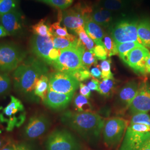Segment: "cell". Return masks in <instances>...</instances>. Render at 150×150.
Segmentation results:
<instances>
[{"label": "cell", "mask_w": 150, "mask_h": 150, "mask_svg": "<svg viewBox=\"0 0 150 150\" xmlns=\"http://www.w3.org/2000/svg\"><path fill=\"white\" fill-rule=\"evenodd\" d=\"M46 64L39 59L29 57L13 71L14 89L17 94L29 102L38 101L34 92L38 81L42 76L47 74L48 69Z\"/></svg>", "instance_id": "1"}, {"label": "cell", "mask_w": 150, "mask_h": 150, "mask_svg": "<svg viewBox=\"0 0 150 150\" xmlns=\"http://www.w3.org/2000/svg\"><path fill=\"white\" fill-rule=\"evenodd\" d=\"M63 123L74 129L85 139H98L105 121L96 113L67 111L61 116Z\"/></svg>", "instance_id": "2"}, {"label": "cell", "mask_w": 150, "mask_h": 150, "mask_svg": "<svg viewBox=\"0 0 150 150\" xmlns=\"http://www.w3.org/2000/svg\"><path fill=\"white\" fill-rule=\"evenodd\" d=\"M10 98V102L0 112V122L5 125L8 132L20 127L26 118V112L21 101L13 96Z\"/></svg>", "instance_id": "3"}, {"label": "cell", "mask_w": 150, "mask_h": 150, "mask_svg": "<svg viewBox=\"0 0 150 150\" xmlns=\"http://www.w3.org/2000/svg\"><path fill=\"white\" fill-rule=\"evenodd\" d=\"M27 51L14 43H0V72L16 70L26 59Z\"/></svg>", "instance_id": "4"}, {"label": "cell", "mask_w": 150, "mask_h": 150, "mask_svg": "<svg viewBox=\"0 0 150 150\" xmlns=\"http://www.w3.org/2000/svg\"><path fill=\"white\" fill-rule=\"evenodd\" d=\"M83 47L84 46L80 41L77 47L61 50L59 59L54 62L52 65L57 71L69 74L84 68L82 61V49Z\"/></svg>", "instance_id": "5"}, {"label": "cell", "mask_w": 150, "mask_h": 150, "mask_svg": "<svg viewBox=\"0 0 150 150\" xmlns=\"http://www.w3.org/2000/svg\"><path fill=\"white\" fill-rule=\"evenodd\" d=\"M150 139V126L142 124L130 125L119 150H139Z\"/></svg>", "instance_id": "6"}, {"label": "cell", "mask_w": 150, "mask_h": 150, "mask_svg": "<svg viewBox=\"0 0 150 150\" xmlns=\"http://www.w3.org/2000/svg\"><path fill=\"white\" fill-rule=\"evenodd\" d=\"M47 150H81V146L69 131L57 129L52 132L46 142Z\"/></svg>", "instance_id": "7"}, {"label": "cell", "mask_w": 150, "mask_h": 150, "mask_svg": "<svg viewBox=\"0 0 150 150\" xmlns=\"http://www.w3.org/2000/svg\"><path fill=\"white\" fill-rule=\"evenodd\" d=\"M128 125L127 120L119 117L110 118L105 122L102 132L106 146L113 147L119 144Z\"/></svg>", "instance_id": "8"}, {"label": "cell", "mask_w": 150, "mask_h": 150, "mask_svg": "<svg viewBox=\"0 0 150 150\" xmlns=\"http://www.w3.org/2000/svg\"><path fill=\"white\" fill-rule=\"evenodd\" d=\"M137 25L138 23L135 21L121 20L111 28V36L116 44L127 42L141 43L137 34Z\"/></svg>", "instance_id": "9"}, {"label": "cell", "mask_w": 150, "mask_h": 150, "mask_svg": "<svg viewBox=\"0 0 150 150\" xmlns=\"http://www.w3.org/2000/svg\"><path fill=\"white\" fill-rule=\"evenodd\" d=\"M80 83L68 73L57 71L49 76L48 90L67 95H73Z\"/></svg>", "instance_id": "10"}, {"label": "cell", "mask_w": 150, "mask_h": 150, "mask_svg": "<svg viewBox=\"0 0 150 150\" xmlns=\"http://www.w3.org/2000/svg\"><path fill=\"white\" fill-rule=\"evenodd\" d=\"M51 125L49 118L42 113H36L29 118L23 131V136L28 140L37 139L43 135Z\"/></svg>", "instance_id": "11"}, {"label": "cell", "mask_w": 150, "mask_h": 150, "mask_svg": "<svg viewBox=\"0 0 150 150\" xmlns=\"http://www.w3.org/2000/svg\"><path fill=\"white\" fill-rule=\"evenodd\" d=\"M0 22L8 36H21L25 31L23 16L18 8L0 16Z\"/></svg>", "instance_id": "12"}, {"label": "cell", "mask_w": 150, "mask_h": 150, "mask_svg": "<svg viewBox=\"0 0 150 150\" xmlns=\"http://www.w3.org/2000/svg\"><path fill=\"white\" fill-rule=\"evenodd\" d=\"M54 37L33 35L30 39V48L32 53L46 64H51L48 56L51 50L54 48Z\"/></svg>", "instance_id": "13"}, {"label": "cell", "mask_w": 150, "mask_h": 150, "mask_svg": "<svg viewBox=\"0 0 150 150\" xmlns=\"http://www.w3.org/2000/svg\"><path fill=\"white\" fill-rule=\"evenodd\" d=\"M150 54L149 50L144 46L137 47L129 52L123 61L136 72L145 75L146 59Z\"/></svg>", "instance_id": "14"}, {"label": "cell", "mask_w": 150, "mask_h": 150, "mask_svg": "<svg viewBox=\"0 0 150 150\" xmlns=\"http://www.w3.org/2000/svg\"><path fill=\"white\" fill-rule=\"evenodd\" d=\"M129 112L135 115L147 113L150 111V87L142 83L139 86V91L129 107Z\"/></svg>", "instance_id": "15"}, {"label": "cell", "mask_w": 150, "mask_h": 150, "mask_svg": "<svg viewBox=\"0 0 150 150\" xmlns=\"http://www.w3.org/2000/svg\"><path fill=\"white\" fill-rule=\"evenodd\" d=\"M62 22L67 30L75 33L79 28L84 27L85 17L79 6L76 4L74 7L62 12Z\"/></svg>", "instance_id": "16"}, {"label": "cell", "mask_w": 150, "mask_h": 150, "mask_svg": "<svg viewBox=\"0 0 150 150\" xmlns=\"http://www.w3.org/2000/svg\"><path fill=\"white\" fill-rule=\"evenodd\" d=\"M139 84L134 81L126 83L118 92L116 98V107L122 111L129 108L132 100L136 96L139 89Z\"/></svg>", "instance_id": "17"}, {"label": "cell", "mask_w": 150, "mask_h": 150, "mask_svg": "<svg viewBox=\"0 0 150 150\" xmlns=\"http://www.w3.org/2000/svg\"><path fill=\"white\" fill-rule=\"evenodd\" d=\"M73 95L60 93L48 90L43 100L44 104L53 110H62L67 107L71 102Z\"/></svg>", "instance_id": "18"}, {"label": "cell", "mask_w": 150, "mask_h": 150, "mask_svg": "<svg viewBox=\"0 0 150 150\" xmlns=\"http://www.w3.org/2000/svg\"><path fill=\"white\" fill-rule=\"evenodd\" d=\"M84 28L87 34L92 39L96 45L104 46L102 39L104 37V32L101 27L93 21L91 16L85 19Z\"/></svg>", "instance_id": "19"}, {"label": "cell", "mask_w": 150, "mask_h": 150, "mask_svg": "<svg viewBox=\"0 0 150 150\" xmlns=\"http://www.w3.org/2000/svg\"><path fill=\"white\" fill-rule=\"evenodd\" d=\"M91 18L93 21L102 27H109L112 21L111 12L99 6L93 10Z\"/></svg>", "instance_id": "20"}, {"label": "cell", "mask_w": 150, "mask_h": 150, "mask_svg": "<svg viewBox=\"0 0 150 150\" xmlns=\"http://www.w3.org/2000/svg\"><path fill=\"white\" fill-rule=\"evenodd\" d=\"M137 34L141 43L150 49V20L144 18L138 23Z\"/></svg>", "instance_id": "21"}, {"label": "cell", "mask_w": 150, "mask_h": 150, "mask_svg": "<svg viewBox=\"0 0 150 150\" xmlns=\"http://www.w3.org/2000/svg\"><path fill=\"white\" fill-rule=\"evenodd\" d=\"M49 77L47 74L42 76L38 81L35 89V95L44 100L48 92Z\"/></svg>", "instance_id": "22"}, {"label": "cell", "mask_w": 150, "mask_h": 150, "mask_svg": "<svg viewBox=\"0 0 150 150\" xmlns=\"http://www.w3.org/2000/svg\"><path fill=\"white\" fill-rule=\"evenodd\" d=\"M51 32L54 36L66 38L72 41H75L78 38L74 35L70 34L66 27H62L61 25L60 21L56 22L51 25Z\"/></svg>", "instance_id": "23"}, {"label": "cell", "mask_w": 150, "mask_h": 150, "mask_svg": "<svg viewBox=\"0 0 150 150\" xmlns=\"http://www.w3.org/2000/svg\"><path fill=\"white\" fill-rule=\"evenodd\" d=\"M80 42V41L79 38H77L75 41H72L66 38L56 36H54L53 38L54 48L59 50L71 47H77L79 45Z\"/></svg>", "instance_id": "24"}, {"label": "cell", "mask_w": 150, "mask_h": 150, "mask_svg": "<svg viewBox=\"0 0 150 150\" xmlns=\"http://www.w3.org/2000/svg\"><path fill=\"white\" fill-rule=\"evenodd\" d=\"M33 35H37L41 36H51L54 37L51 32V26L45 19L41 20L31 27Z\"/></svg>", "instance_id": "25"}, {"label": "cell", "mask_w": 150, "mask_h": 150, "mask_svg": "<svg viewBox=\"0 0 150 150\" xmlns=\"http://www.w3.org/2000/svg\"><path fill=\"white\" fill-rule=\"evenodd\" d=\"M79 36V38L81 42L83 45L86 50L93 52L95 48V42L86 33L84 27H81L77 30L75 33Z\"/></svg>", "instance_id": "26"}, {"label": "cell", "mask_w": 150, "mask_h": 150, "mask_svg": "<svg viewBox=\"0 0 150 150\" xmlns=\"http://www.w3.org/2000/svg\"><path fill=\"white\" fill-rule=\"evenodd\" d=\"M12 80L7 72H0V97L4 96L11 91Z\"/></svg>", "instance_id": "27"}, {"label": "cell", "mask_w": 150, "mask_h": 150, "mask_svg": "<svg viewBox=\"0 0 150 150\" xmlns=\"http://www.w3.org/2000/svg\"><path fill=\"white\" fill-rule=\"evenodd\" d=\"M75 108L77 112H91L92 106L88 98L82 95H79L75 97L74 100Z\"/></svg>", "instance_id": "28"}, {"label": "cell", "mask_w": 150, "mask_h": 150, "mask_svg": "<svg viewBox=\"0 0 150 150\" xmlns=\"http://www.w3.org/2000/svg\"><path fill=\"white\" fill-rule=\"evenodd\" d=\"M126 6V0H101L99 6L109 11H119Z\"/></svg>", "instance_id": "29"}, {"label": "cell", "mask_w": 150, "mask_h": 150, "mask_svg": "<svg viewBox=\"0 0 150 150\" xmlns=\"http://www.w3.org/2000/svg\"><path fill=\"white\" fill-rule=\"evenodd\" d=\"M141 46L143 45L138 42H127L116 44L117 53L122 61L131 50Z\"/></svg>", "instance_id": "30"}, {"label": "cell", "mask_w": 150, "mask_h": 150, "mask_svg": "<svg viewBox=\"0 0 150 150\" xmlns=\"http://www.w3.org/2000/svg\"><path fill=\"white\" fill-rule=\"evenodd\" d=\"M82 61L83 65L88 69L92 65L97 64V59L93 52L83 47L82 49Z\"/></svg>", "instance_id": "31"}, {"label": "cell", "mask_w": 150, "mask_h": 150, "mask_svg": "<svg viewBox=\"0 0 150 150\" xmlns=\"http://www.w3.org/2000/svg\"><path fill=\"white\" fill-rule=\"evenodd\" d=\"M103 44L105 50L107 52V56L111 57L116 55L117 53L116 43H115L111 36L107 34H105L103 37Z\"/></svg>", "instance_id": "32"}, {"label": "cell", "mask_w": 150, "mask_h": 150, "mask_svg": "<svg viewBox=\"0 0 150 150\" xmlns=\"http://www.w3.org/2000/svg\"><path fill=\"white\" fill-rule=\"evenodd\" d=\"M19 0H0V16L17 8Z\"/></svg>", "instance_id": "33"}, {"label": "cell", "mask_w": 150, "mask_h": 150, "mask_svg": "<svg viewBox=\"0 0 150 150\" xmlns=\"http://www.w3.org/2000/svg\"><path fill=\"white\" fill-rule=\"evenodd\" d=\"M41 1L61 10L69 8L74 2V0H41Z\"/></svg>", "instance_id": "34"}, {"label": "cell", "mask_w": 150, "mask_h": 150, "mask_svg": "<svg viewBox=\"0 0 150 150\" xmlns=\"http://www.w3.org/2000/svg\"><path fill=\"white\" fill-rule=\"evenodd\" d=\"M114 87L113 79L103 80L99 85V92L104 96H108L112 93Z\"/></svg>", "instance_id": "35"}, {"label": "cell", "mask_w": 150, "mask_h": 150, "mask_svg": "<svg viewBox=\"0 0 150 150\" xmlns=\"http://www.w3.org/2000/svg\"><path fill=\"white\" fill-rule=\"evenodd\" d=\"M111 60L108 59L103 60L100 64V69L101 70V78L103 80L113 79V74L111 72Z\"/></svg>", "instance_id": "36"}, {"label": "cell", "mask_w": 150, "mask_h": 150, "mask_svg": "<svg viewBox=\"0 0 150 150\" xmlns=\"http://www.w3.org/2000/svg\"><path fill=\"white\" fill-rule=\"evenodd\" d=\"M142 124L150 126V116L147 113H139L134 115L130 125Z\"/></svg>", "instance_id": "37"}, {"label": "cell", "mask_w": 150, "mask_h": 150, "mask_svg": "<svg viewBox=\"0 0 150 150\" xmlns=\"http://www.w3.org/2000/svg\"><path fill=\"white\" fill-rule=\"evenodd\" d=\"M72 75L75 79L78 81L79 82L80 81L86 80L91 77V73L88 69L84 67L80 70H77L74 72L70 74Z\"/></svg>", "instance_id": "38"}, {"label": "cell", "mask_w": 150, "mask_h": 150, "mask_svg": "<svg viewBox=\"0 0 150 150\" xmlns=\"http://www.w3.org/2000/svg\"><path fill=\"white\" fill-rule=\"evenodd\" d=\"M93 53L97 59L105 60L107 59V54L104 46L101 45H96L95 46Z\"/></svg>", "instance_id": "39"}, {"label": "cell", "mask_w": 150, "mask_h": 150, "mask_svg": "<svg viewBox=\"0 0 150 150\" xmlns=\"http://www.w3.org/2000/svg\"><path fill=\"white\" fill-rule=\"evenodd\" d=\"M60 53H61V50L56 48H52L48 56V58H49L51 64H52L54 62L59 59Z\"/></svg>", "instance_id": "40"}, {"label": "cell", "mask_w": 150, "mask_h": 150, "mask_svg": "<svg viewBox=\"0 0 150 150\" xmlns=\"http://www.w3.org/2000/svg\"><path fill=\"white\" fill-rule=\"evenodd\" d=\"M80 93L83 96H85L87 98H89L91 95V90L88 88V86H86L82 83H80Z\"/></svg>", "instance_id": "41"}, {"label": "cell", "mask_w": 150, "mask_h": 150, "mask_svg": "<svg viewBox=\"0 0 150 150\" xmlns=\"http://www.w3.org/2000/svg\"><path fill=\"white\" fill-rule=\"evenodd\" d=\"M100 82L96 79L94 78L91 80V81L88 83V87L90 90L99 91V85Z\"/></svg>", "instance_id": "42"}, {"label": "cell", "mask_w": 150, "mask_h": 150, "mask_svg": "<svg viewBox=\"0 0 150 150\" xmlns=\"http://www.w3.org/2000/svg\"><path fill=\"white\" fill-rule=\"evenodd\" d=\"M91 75L92 77L95 79H100L101 78V71L100 70L98 66L93 67L90 71Z\"/></svg>", "instance_id": "43"}, {"label": "cell", "mask_w": 150, "mask_h": 150, "mask_svg": "<svg viewBox=\"0 0 150 150\" xmlns=\"http://www.w3.org/2000/svg\"><path fill=\"white\" fill-rule=\"evenodd\" d=\"M1 150H16V144L11 141H7Z\"/></svg>", "instance_id": "44"}, {"label": "cell", "mask_w": 150, "mask_h": 150, "mask_svg": "<svg viewBox=\"0 0 150 150\" xmlns=\"http://www.w3.org/2000/svg\"><path fill=\"white\" fill-rule=\"evenodd\" d=\"M16 150H31L30 147L23 143L16 144Z\"/></svg>", "instance_id": "45"}, {"label": "cell", "mask_w": 150, "mask_h": 150, "mask_svg": "<svg viewBox=\"0 0 150 150\" xmlns=\"http://www.w3.org/2000/svg\"><path fill=\"white\" fill-rule=\"evenodd\" d=\"M145 72L146 74H150V54L147 56L145 62Z\"/></svg>", "instance_id": "46"}, {"label": "cell", "mask_w": 150, "mask_h": 150, "mask_svg": "<svg viewBox=\"0 0 150 150\" xmlns=\"http://www.w3.org/2000/svg\"><path fill=\"white\" fill-rule=\"evenodd\" d=\"M7 36H8V35L5 28L2 25H0V38H4Z\"/></svg>", "instance_id": "47"}, {"label": "cell", "mask_w": 150, "mask_h": 150, "mask_svg": "<svg viewBox=\"0 0 150 150\" xmlns=\"http://www.w3.org/2000/svg\"><path fill=\"white\" fill-rule=\"evenodd\" d=\"M139 150H150V139Z\"/></svg>", "instance_id": "48"}, {"label": "cell", "mask_w": 150, "mask_h": 150, "mask_svg": "<svg viewBox=\"0 0 150 150\" xmlns=\"http://www.w3.org/2000/svg\"><path fill=\"white\" fill-rule=\"evenodd\" d=\"M6 142L7 141H6L4 139L0 136V150L4 147V146L5 145Z\"/></svg>", "instance_id": "49"}, {"label": "cell", "mask_w": 150, "mask_h": 150, "mask_svg": "<svg viewBox=\"0 0 150 150\" xmlns=\"http://www.w3.org/2000/svg\"><path fill=\"white\" fill-rule=\"evenodd\" d=\"M1 110V107H0V110Z\"/></svg>", "instance_id": "50"}, {"label": "cell", "mask_w": 150, "mask_h": 150, "mask_svg": "<svg viewBox=\"0 0 150 150\" xmlns=\"http://www.w3.org/2000/svg\"><path fill=\"white\" fill-rule=\"evenodd\" d=\"M40 1H41V0H40Z\"/></svg>", "instance_id": "51"}]
</instances>
